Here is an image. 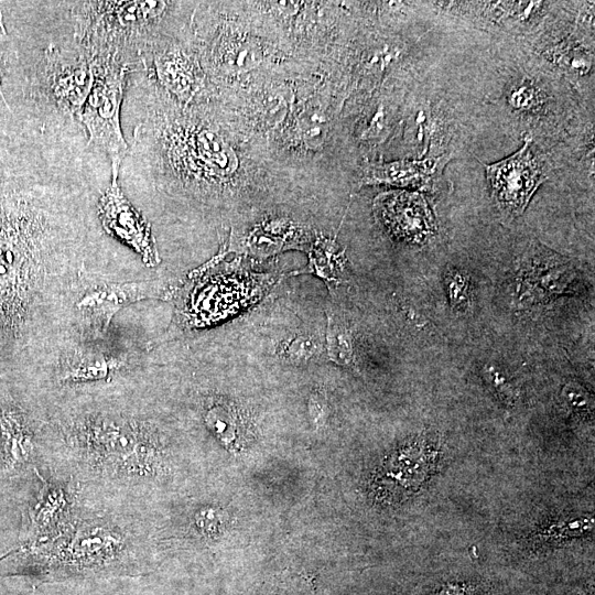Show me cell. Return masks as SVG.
<instances>
[{
  "instance_id": "23",
  "label": "cell",
  "mask_w": 595,
  "mask_h": 595,
  "mask_svg": "<svg viewBox=\"0 0 595 595\" xmlns=\"http://www.w3.org/2000/svg\"><path fill=\"white\" fill-rule=\"evenodd\" d=\"M486 372L490 383L502 397V399L509 402L513 401L516 394L512 386L506 380V378L494 367L487 368Z\"/></svg>"
},
{
  "instance_id": "7",
  "label": "cell",
  "mask_w": 595,
  "mask_h": 595,
  "mask_svg": "<svg viewBox=\"0 0 595 595\" xmlns=\"http://www.w3.org/2000/svg\"><path fill=\"white\" fill-rule=\"evenodd\" d=\"M34 502L29 507L20 542L50 537L76 515L75 487L58 480L42 479Z\"/></svg>"
},
{
  "instance_id": "2",
  "label": "cell",
  "mask_w": 595,
  "mask_h": 595,
  "mask_svg": "<svg viewBox=\"0 0 595 595\" xmlns=\"http://www.w3.org/2000/svg\"><path fill=\"white\" fill-rule=\"evenodd\" d=\"M133 533L107 516L77 511L56 533L20 542L0 560V574L36 569L64 575H102L120 572L137 554Z\"/></svg>"
},
{
  "instance_id": "13",
  "label": "cell",
  "mask_w": 595,
  "mask_h": 595,
  "mask_svg": "<svg viewBox=\"0 0 595 595\" xmlns=\"http://www.w3.org/2000/svg\"><path fill=\"white\" fill-rule=\"evenodd\" d=\"M435 164L433 160L374 164L367 167L364 180L367 183L423 186L430 182Z\"/></svg>"
},
{
  "instance_id": "25",
  "label": "cell",
  "mask_w": 595,
  "mask_h": 595,
  "mask_svg": "<svg viewBox=\"0 0 595 595\" xmlns=\"http://www.w3.org/2000/svg\"><path fill=\"white\" fill-rule=\"evenodd\" d=\"M448 294L454 306H459L466 299L467 282L459 273H455L447 280Z\"/></svg>"
},
{
  "instance_id": "6",
  "label": "cell",
  "mask_w": 595,
  "mask_h": 595,
  "mask_svg": "<svg viewBox=\"0 0 595 595\" xmlns=\"http://www.w3.org/2000/svg\"><path fill=\"white\" fill-rule=\"evenodd\" d=\"M98 212L101 225L108 234L130 246L148 267L159 263L151 227L126 198L117 176H112L111 185L101 195Z\"/></svg>"
},
{
  "instance_id": "15",
  "label": "cell",
  "mask_w": 595,
  "mask_h": 595,
  "mask_svg": "<svg viewBox=\"0 0 595 595\" xmlns=\"http://www.w3.org/2000/svg\"><path fill=\"white\" fill-rule=\"evenodd\" d=\"M261 57L259 45L246 37H231L224 41L217 54L218 64L228 72L248 71L259 64Z\"/></svg>"
},
{
  "instance_id": "8",
  "label": "cell",
  "mask_w": 595,
  "mask_h": 595,
  "mask_svg": "<svg viewBox=\"0 0 595 595\" xmlns=\"http://www.w3.org/2000/svg\"><path fill=\"white\" fill-rule=\"evenodd\" d=\"M382 220L397 236L409 241H423L433 231L432 213L418 193L391 192L376 198Z\"/></svg>"
},
{
  "instance_id": "18",
  "label": "cell",
  "mask_w": 595,
  "mask_h": 595,
  "mask_svg": "<svg viewBox=\"0 0 595 595\" xmlns=\"http://www.w3.org/2000/svg\"><path fill=\"white\" fill-rule=\"evenodd\" d=\"M326 347L332 361L345 367H354L353 335L346 323L334 313L327 314Z\"/></svg>"
},
{
  "instance_id": "16",
  "label": "cell",
  "mask_w": 595,
  "mask_h": 595,
  "mask_svg": "<svg viewBox=\"0 0 595 595\" xmlns=\"http://www.w3.org/2000/svg\"><path fill=\"white\" fill-rule=\"evenodd\" d=\"M195 152L199 161L220 173H231L237 166L232 151L219 138L209 132H202L194 140Z\"/></svg>"
},
{
  "instance_id": "24",
  "label": "cell",
  "mask_w": 595,
  "mask_h": 595,
  "mask_svg": "<svg viewBox=\"0 0 595 595\" xmlns=\"http://www.w3.org/2000/svg\"><path fill=\"white\" fill-rule=\"evenodd\" d=\"M563 393L572 408L578 410H585L589 408L591 399L587 392H585L583 388L576 386L575 383H569L563 389Z\"/></svg>"
},
{
  "instance_id": "22",
  "label": "cell",
  "mask_w": 595,
  "mask_h": 595,
  "mask_svg": "<svg viewBox=\"0 0 595 595\" xmlns=\"http://www.w3.org/2000/svg\"><path fill=\"white\" fill-rule=\"evenodd\" d=\"M309 412L313 424L316 428L323 426L326 422V398L323 393L315 392L309 400Z\"/></svg>"
},
{
  "instance_id": "3",
  "label": "cell",
  "mask_w": 595,
  "mask_h": 595,
  "mask_svg": "<svg viewBox=\"0 0 595 595\" xmlns=\"http://www.w3.org/2000/svg\"><path fill=\"white\" fill-rule=\"evenodd\" d=\"M41 235L32 214L0 220V324L12 335L22 327L41 279Z\"/></svg>"
},
{
  "instance_id": "20",
  "label": "cell",
  "mask_w": 595,
  "mask_h": 595,
  "mask_svg": "<svg viewBox=\"0 0 595 595\" xmlns=\"http://www.w3.org/2000/svg\"><path fill=\"white\" fill-rule=\"evenodd\" d=\"M318 351V342L311 335L295 336L283 345V355L289 360H307Z\"/></svg>"
},
{
  "instance_id": "9",
  "label": "cell",
  "mask_w": 595,
  "mask_h": 595,
  "mask_svg": "<svg viewBox=\"0 0 595 595\" xmlns=\"http://www.w3.org/2000/svg\"><path fill=\"white\" fill-rule=\"evenodd\" d=\"M150 283H99L88 288L76 305L93 326L105 333L115 314L123 306L155 293Z\"/></svg>"
},
{
  "instance_id": "17",
  "label": "cell",
  "mask_w": 595,
  "mask_h": 595,
  "mask_svg": "<svg viewBox=\"0 0 595 595\" xmlns=\"http://www.w3.org/2000/svg\"><path fill=\"white\" fill-rule=\"evenodd\" d=\"M343 269V252L334 240L320 239L310 250V264L304 272H313L328 283H337Z\"/></svg>"
},
{
  "instance_id": "10",
  "label": "cell",
  "mask_w": 595,
  "mask_h": 595,
  "mask_svg": "<svg viewBox=\"0 0 595 595\" xmlns=\"http://www.w3.org/2000/svg\"><path fill=\"white\" fill-rule=\"evenodd\" d=\"M0 454L9 470L30 466L35 456V439L24 413L14 408L0 412Z\"/></svg>"
},
{
  "instance_id": "19",
  "label": "cell",
  "mask_w": 595,
  "mask_h": 595,
  "mask_svg": "<svg viewBox=\"0 0 595 595\" xmlns=\"http://www.w3.org/2000/svg\"><path fill=\"white\" fill-rule=\"evenodd\" d=\"M298 126L300 136L307 145L315 148L323 142L326 119L320 111H304L299 118Z\"/></svg>"
},
{
  "instance_id": "5",
  "label": "cell",
  "mask_w": 595,
  "mask_h": 595,
  "mask_svg": "<svg viewBox=\"0 0 595 595\" xmlns=\"http://www.w3.org/2000/svg\"><path fill=\"white\" fill-rule=\"evenodd\" d=\"M530 144L531 139L528 138L516 153L485 166L496 201L512 215H520L526 209L532 194L544 180Z\"/></svg>"
},
{
  "instance_id": "4",
  "label": "cell",
  "mask_w": 595,
  "mask_h": 595,
  "mask_svg": "<svg viewBox=\"0 0 595 595\" xmlns=\"http://www.w3.org/2000/svg\"><path fill=\"white\" fill-rule=\"evenodd\" d=\"M96 68L93 87L77 118L88 131L89 143L108 154L112 176H118L128 150L119 116L128 67L116 60H107L104 66Z\"/></svg>"
},
{
  "instance_id": "12",
  "label": "cell",
  "mask_w": 595,
  "mask_h": 595,
  "mask_svg": "<svg viewBox=\"0 0 595 595\" xmlns=\"http://www.w3.org/2000/svg\"><path fill=\"white\" fill-rule=\"evenodd\" d=\"M94 84V68L85 63L66 66L56 72L53 90L58 104L78 115Z\"/></svg>"
},
{
  "instance_id": "11",
  "label": "cell",
  "mask_w": 595,
  "mask_h": 595,
  "mask_svg": "<svg viewBox=\"0 0 595 595\" xmlns=\"http://www.w3.org/2000/svg\"><path fill=\"white\" fill-rule=\"evenodd\" d=\"M121 366L122 360L101 346L84 345L64 361L60 379L72 383L109 380Z\"/></svg>"
},
{
  "instance_id": "1",
  "label": "cell",
  "mask_w": 595,
  "mask_h": 595,
  "mask_svg": "<svg viewBox=\"0 0 595 595\" xmlns=\"http://www.w3.org/2000/svg\"><path fill=\"white\" fill-rule=\"evenodd\" d=\"M66 456L83 477L137 488L163 476L169 466L164 440L139 418L89 413L65 431Z\"/></svg>"
},
{
  "instance_id": "14",
  "label": "cell",
  "mask_w": 595,
  "mask_h": 595,
  "mask_svg": "<svg viewBox=\"0 0 595 595\" xmlns=\"http://www.w3.org/2000/svg\"><path fill=\"white\" fill-rule=\"evenodd\" d=\"M160 80L181 99H188L197 88V75L191 61L181 53L155 61Z\"/></svg>"
},
{
  "instance_id": "21",
  "label": "cell",
  "mask_w": 595,
  "mask_h": 595,
  "mask_svg": "<svg viewBox=\"0 0 595 595\" xmlns=\"http://www.w3.org/2000/svg\"><path fill=\"white\" fill-rule=\"evenodd\" d=\"M194 526L199 534L210 538L220 527V515L212 507H203L194 515Z\"/></svg>"
}]
</instances>
